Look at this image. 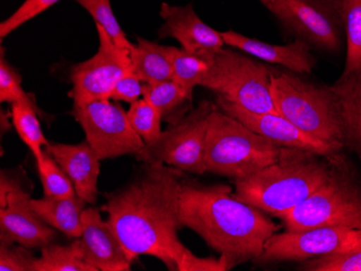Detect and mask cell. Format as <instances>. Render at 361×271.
<instances>
[{
    "mask_svg": "<svg viewBox=\"0 0 361 271\" xmlns=\"http://www.w3.org/2000/svg\"><path fill=\"white\" fill-rule=\"evenodd\" d=\"M182 173L170 165L145 163L133 181L105 194L102 210L131 264L147 255L178 271L185 248L178 236Z\"/></svg>",
    "mask_w": 361,
    "mask_h": 271,
    "instance_id": "cell-1",
    "label": "cell"
},
{
    "mask_svg": "<svg viewBox=\"0 0 361 271\" xmlns=\"http://www.w3.org/2000/svg\"><path fill=\"white\" fill-rule=\"evenodd\" d=\"M231 186L182 181L180 227L196 232L220 254L227 271L255 262L278 226L264 212L237 199Z\"/></svg>",
    "mask_w": 361,
    "mask_h": 271,
    "instance_id": "cell-2",
    "label": "cell"
},
{
    "mask_svg": "<svg viewBox=\"0 0 361 271\" xmlns=\"http://www.w3.org/2000/svg\"><path fill=\"white\" fill-rule=\"evenodd\" d=\"M332 156L322 160L320 157L324 156L283 146L276 163L235 179L233 195L264 213L281 218L329 179Z\"/></svg>",
    "mask_w": 361,
    "mask_h": 271,
    "instance_id": "cell-3",
    "label": "cell"
},
{
    "mask_svg": "<svg viewBox=\"0 0 361 271\" xmlns=\"http://www.w3.org/2000/svg\"><path fill=\"white\" fill-rule=\"evenodd\" d=\"M283 147L214 106L206 139L207 172L237 179L269 167L281 157Z\"/></svg>",
    "mask_w": 361,
    "mask_h": 271,
    "instance_id": "cell-4",
    "label": "cell"
},
{
    "mask_svg": "<svg viewBox=\"0 0 361 271\" xmlns=\"http://www.w3.org/2000/svg\"><path fill=\"white\" fill-rule=\"evenodd\" d=\"M271 95L278 114L300 130L344 147L340 108L331 86H316L290 70H276Z\"/></svg>",
    "mask_w": 361,
    "mask_h": 271,
    "instance_id": "cell-5",
    "label": "cell"
},
{
    "mask_svg": "<svg viewBox=\"0 0 361 271\" xmlns=\"http://www.w3.org/2000/svg\"><path fill=\"white\" fill-rule=\"evenodd\" d=\"M281 220L288 232L315 227L361 230V185L336 153L326 183Z\"/></svg>",
    "mask_w": 361,
    "mask_h": 271,
    "instance_id": "cell-6",
    "label": "cell"
},
{
    "mask_svg": "<svg viewBox=\"0 0 361 271\" xmlns=\"http://www.w3.org/2000/svg\"><path fill=\"white\" fill-rule=\"evenodd\" d=\"M276 70L263 63L224 49L216 52L202 87L255 114H276L271 78Z\"/></svg>",
    "mask_w": 361,
    "mask_h": 271,
    "instance_id": "cell-7",
    "label": "cell"
},
{
    "mask_svg": "<svg viewBox=\"0 0 361 271\" xmlns=\"http://www.w3.org/2000/svg\"><path fill=\"white\" fill-rule=\"evenodd\" d=\"M216 105L202 101L197 108L162 131L151 144L135 155L137 161L151 165H167L182 172L206 173V139L209 120Z\"/></svg>",
    "mask_w": 361,
    "mask_h": 271,
    "instance_id": "cell-8",
    "label": "cell"
},
{
    "mask_svg": "<svg viewBox=\"0 0 361 271\" xmlns=\"http://www.w3.org/2000/svg\"><path fill=\"white\" fill-rule=\"evenodd\" d=\"M267 9L297 39L326 52H338L344 24L341 0H271Z\"/></svg>",
    "mask_w": 361,
    "mask_h": 271,
    "instance_id": "cell-9",
    "label": "cell"
},
{
    "mask_svg": "<svg viewBox=\"0 0 361 271\" xmlns=\"http://www.w3.org/2000/svg\"><path fill=\"white\" fill-rule=\"evenodd\" d=\"M72 115L101 160L137 155L145 146L143 139L130 125L127 111L111 99L74 105Z\"/></svg>",
    "mask_w": 361,
    "mask_h": 271,
    "instance_id": "cell-10",
    "label": "cell"
},
{
    "mask_svg": "<svg viewBox=\"0 0 361 271\" xmlns=\"http://www.w3.org/2000/svg\"><path fill=\"white\" fill-rule=\"evenodd\" d=\"M95 26L100 40L99 50L71 70L70 96L74 105L109 100L119 79L133 72L130 51L119 48L100 25Z\"/></svg>",
    "mask_w": 361,
    "mask_h": 271,
    "instance_id": "cell-11",
    "label": "cell"
},
{
    "mask_svg": "<svg viewBox=\"0 0 361 271\" xmlns=\"http://www.w3.org/2000/svg\"><path fill=\"white\" fill-rule=\"evenodd\" d=\"M361 250V230L343 227H315L275 234L255 260L259 264L303 262L334 253Z\"/></svg>",
    "mask_w": 361,
    "mask_h": 271,
    "instance_id": "cell-12",
    "label": "cell"
},
{
    "mask_svg": "<svg viewBox=\"0 0 361 271\" xmlns=\"http://www.w3.org/2000/svg\"><path fill=\"white\" fill-rule=\"evenodd\" d=\"M216 105L223 113L234 117L253 132L267 137L269 141L281 146L305 149L324 157L336 155L344 149L340 145L331 144L303 132L278 113L255 114L224 100L221 96L216 98Z\"/></svg>",
    "mask_w": 361,
    "mask_h": 271,
    "instance_id": "cell-13",
    "label": "cell"
},
{
    "mask_svg": "<svg viewBox=\"0 0 361 271\" xmlns=\"http://www.w3.org/2000/svg\"><path fill=\"white\" fill-rule=\"evenodd\" d=\"M56 234L54 228L32 209L27 190L12 191L0 203V244L44 248L52 244Z\"/></svg>",
    "mask_w": 361,
    "mask_h": 271,
    "instance_id": "cell-14",
    "label": "cell"
},
{
    "mask_svg": "<svg viewBox=\"0 0 361 271\" xmlns=\"http://www.w3.org/2000/svg\"><path fill=\"white\" fill-rule=\"evenodd\" d=\"M82 234L80 241L85 260L97 271H129L131 262L128 258L116 232L109 220L101 216L97 208L85 209L81 215Z\"/></svg>",
    "mask_w": 361,
    "mask_h": 271,
    "instance_id": "cell-15",
    "label": "cell"
},
{
    "mask_svg": "<svg viewBox=\"0 0 361 271\" xmlns=\"http://www.w3.org/2000/svg\"><path fill=\"white\" fill-rule=\"evenodd\" d=\"M160 17L165 21L159 30L160 37L174 38L186 51L216 53L224 48L220 32L207 25L197 15L192 4L180 7L162 3Z\"/></svg>",
    "mask_w": 361,
    "mask_h": 271,
    "instance_id": "cell-16",
    "label": "cell"
},
{
    "mask_svg": "<svg viewBox=\"0 0 361 271\" xmlns=\"http://www.w3.org/2000/svg\"><path fill=\"white\" fill-rule=\"evenodd\" d=\"M221 35L227 46L264 62L283 66L295 74H310L316 65V58L310 53L312 46L301 39L288 44H273L247 37L234 30L223 32Z\"/></svg>",
    "mask_w": 361,
    "mask_h": 271,
    "instance_id": "cell-17",
    "label": "cell"
},
{
    "mask_svg": "<svg viewBox=\"0 0 361 271\" xmlns=\"http://www.w3.org/2000/svg\"><path fill=\"white\" fill-rule=\"evenodd\" d=\"M44 149L68 174L76 195L87 203H95L99 195L97 179L100 175L101 159L88 141L76 145L49 143Z\"/></svg>",
    "mask_w": 361,
    "mask_h": 271,
    "instance_id": "cell-18",
    "label": "cell"
},
{
    "mask_svg": "<svg viewBox=\"0 0 361 271\" xmlns=\"http://www.w3.org/2000/svg\"><path fill=\"white\" fill-rule=\"evenodd\" d=\"M340 108L344 149L361 160V72L341 76L331 86Z\"/></svg>",
    "mask_w": 361,
    "mask_h": 271,
    "instance_id": "cell-19",
    "label": "cell"
},
{
    "mask_svg": "<svg viewBox=\"0 0 361 271\" xmlns=\"http://www.w3.org/2000/svg\"><path fill=\"white\" fill-rule=\"evenodd\" d=\"M30 204L38 215L54 227L70 238L78 239L82 234L81 215L86 209L87 202L78 196L72 197H47L32 199Z\"/></svg>",
    "mask_w": 361,
    "mask_h": 271,
    "instance_id": "cell-20",
    "label": "cell"
},
{
    "mask_svg": "<svg viewBox=\"0 0 361 271\" xmlns=\"http://www.w3.org/2000/svg\"><path fill=\"white\" fill-rule=\"evenodd\" d=\"M130 51L133 72L143 84H156L172 79V49L157 42L137 38Z\"/></svg>",
    "mask_w": 361,
    "mask_h": 271,
    "instance_id": "cell-21",
    "label": "cell"
},
{
    "mask_svg": "<svg viewBox=\"0 0 361 271\" xmlns=\"http://www.w3.org/2000/svg\"><path fill=\"white\" fill-rule=\"evenodd\" d=\"M143 98L159 113L164 122L174 125L192 111V98L174 80L143 84Z\"/></svg>",
    "mask_w": 361,
    "mask_h": 271,
    "instance_id": "cell-22",
    "label": "cell"
},
{
    "mask_svg": "<svg viewBox=\"0 0 361 271\" xmlns=\"http://www.w3.org/2000/svg\"><path fill=\"white\" fill-rule=\"evenodd\" d=\"M216 53H195L183 48L172 49V80L183 87L192 98L195 87L202 86Z\"/></svg>",
    "mask_w": 361,
    "mask_h": 271,
    "instance_id": "cell-23",
    "label": "cell"
},
{
    "mask_svg": "<svg viewBox=\"0 0 361 271\" xmlns=\"http://www.w3.org/2000/svg\"><path fill=\"white\" fill-rule=\"evenodd\" d=\"M32 271H97L85 260L80 239L70 246L50 244L42 248V256L36 258Z\"/></svg>",
    "mask_w": 361,
    "mask_h": 271,
    "instance_id": "cell-24",
    "label": "cell"
},
{
    "mask_svg": "<svg viewBox=\"0 0 361 271\" xmlns=\"http://www.w3.org/2000/svg\"><path fill=\"white\" fill-rule=\"evenodd\" d=\"M344 33L346 36V62L341 76L361 72V0H341Z\"/></svg>",
    "mask_w": 361,
    "mask_h": 271,
    "instance_id": "cell-25",
    "label": "cell"
},
{
    "mask_svg": "<svg viewBox=\"0 0 361 271\" xmlns=\"http://www.w3.org/2000/svg\"><path fill=\"white\" fill-rule=\"evenodd\" d=\"M11 121L20 139L38 160L49 141L42 132L35 109L23 103H13L11 104Z\"/></svg>",
    "mask_w": 361,
    "mask_h": 271,
    "instance_id": "cell-26",
    "label": "cell"
},
{
    "mask_svg": "<svg viewBox=\"0 0 361 271\" xmlns=\"http://www.w3.org/2000/svg\"><path fill=\"white\" fill-rule=\"evenodd\" d=\"M38 174L47 197H72L76 195L68 174L60 167L54 156L44 149L42 157L36 160Z\"/></svg>",
    "mask_w": 361,
    "mask_h": 271,
    "instance_id": "cell-27",
    "label": "cell"
},
{
    "mask_svg": "<svg viewBox=\"0 0 361 271\" xmlns=\"http://www.w3.org/2000/svg\"><path fill=\"white\" fill-rule=\"evenodd\" d=\"M0 102L10 104L23 103L35 109L38 116H44V113L38 107L34 95L26 92L22 87L21 75L8 62L4 46H1L0 54Z\"/></svg>",
    "mask_w": 361,
    "mask_h": 271,
    "instance_id": "cell-28",
    "label": "cell"
},
{
    "mask_svg": "<svg viewBox=\"0 0 361 271\" xmlns=\"http://www.w3.org/2000/svg\"><path fill=\"white\" fill-rule=\"evenodd\" d=\"M127 117L130 125L141 137L145 145L155 141L162 133L161 116L146 99H140L137 102L130 104Z\"/></svg>",
    "mask_w": 361,
    "mask_h": 271,
    "instance_id": "cell-29",
    "label": "cell"
},
{
    "mask_svg": "<svg viewBox=\"0 0 361 271\" xmlns=\"http://www.w3.org/2000/svg\"><path fill=\"white\" fill-rule=\"evenodd\" d=\"M75 1L91 14L95 24L100 25L119 48L128 51H131L135 48V44L128 39L114 14L111 0H75Z\"/></svg>",
    "mask_w": 361,
    "mask_h": 271,
    "instance_id": "cell-30",
    "label": "cell"
},
{
    "mask_svg": "<svg viewBox=\"0 0 361 271\" xmlns=\"http://www.w3.org/2000/svg\"><path fill=\"white\" fill-rule=\"evenodd\" d=\"M298 269L304 271H361V250L310 258L301 262Z\"/></svg>",
    "mask_w": 361,
    "mask_h": 271,
    "instance_id": "cell-31",
    "label": "cell"
},
{
    "mask_svg": "<svg viewBox=\"0 0 361 271\" xmlns=\"http://www.w3.org/2000/svg\"><path fill=\"white\" fill-rule=\"evenodd\" d=\"M61 0H25L16 11L0 24V39H5L20 26L35 19L42 12L58 4Z\"/></svg>",
    "mask_w": 361,
    "mask_h": 271,
    "instance_id": "cell-32",
    "label": "cell"
},
{
    "mask_svg": "<svg viewBox=\"0 0 361 271\" xmlns=\"http://www.w3.org/2000/svg\"><path fill=\"white\" fill-rule=\"evenodd\" d=\"M25 246L0 244V270L32 271L36 258Z\"/></svg>",
    "mask_w": 361,
    "mask_h": 271,
    "instance_id": "cell-33",
    "label": "cell"
},
{
    "mask_svg": "<svg viewBox=\"0 0 361 271\" xmlns=\"http://www.w3.org/2000/svg\"><path fill=\"white\" fill-rule=\"evenodd\" d=\"M135 73H128L119 79L111 92V100L114 102H127L130 104L143 98V84Z\"/></svg>",
    "mask_w": 361,
    "mask_h": 271,
    "instance_id": "cell-34",
    "label": "cell"
},
{
    "mask_svg": "<svg viewBox=\"0 0 361 271\" xmlns=\"http://www.w3.org/2000/svg\"><path fill=\"white\" fill-rule=\"evenodd\" d=\"M178 271H227V267L220 258H198L185 246L178 258Z\"/></svg>",
    "mask_w": 361,
    "mask_h": 271,
    "instance_id": "cell-35",
    "label": "cell"
},
{
    "mask_svg": "<svg viewBox=\"0 0 361 271\" xmlns=\"http://www.w3.org/2000/svg\"><path fill=\"white\" fill-rule=\"evenodd\" d=\"M10 115H6L4 111H1V135H3L6 131L8 132V131L10 130V127H11L12 125V121L10 122V121L8 120V117H9Z\"/></svg>",
    "mask_w": 361,
    "mask_h": 271,
    "instance_id": "cell-36",
    "label": "cell"
},
{
    "mask_svg": "<svg viewBox=\"0 0 361 271\" xmlns=\"http://www.w3.org/2000/svg\"><path fill=\"white\" fill-rule=\"evenodd\" d=\"M259 1L267 8H269V6L271 5V0H259Z\"/></svg>",
    "mask_w": 361,
    "mask_h": 271,
    "instance_id": "cell-37",
    "label": "cell"
}]
</instances>
